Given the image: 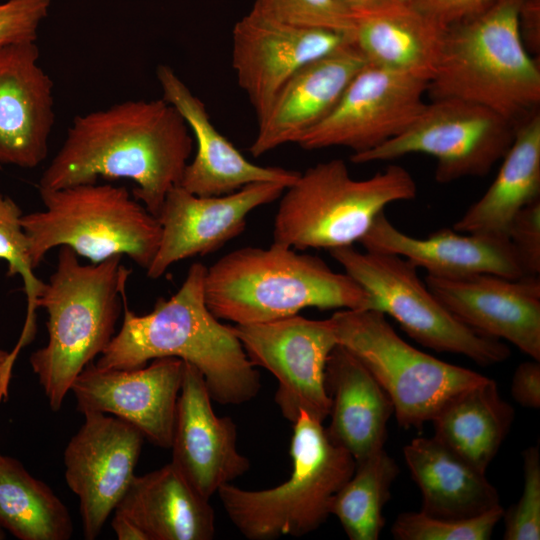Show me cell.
I'll return each mask as SVG.
<instances>
[{"mask_svg":"<svg viewBox=\"0 0 540 540\" xmlns=\"http://www.w3.org/2000/svg\"><path fill=\"white\" fill-rule=\"evenodd\" d=\"M201 372L184 362L170 449L171 463L205 498L250 468L237 448V429L230 417H219Z\"/></svg>","mask_w":540,"mask_h":540,"instance_id":"d6986e66","label":"cell"},{"mask_svg":"<svg viewBox=\"0 0 540 540\" xmlns=\"http://www.w3.org/2000/svg\"><path fill=\"white\" fill-rule=\"evenodd\" d=\"M285 191L274 220V242L329 251L360 242L386 206L416 197L417 184L399 165L353 179L343 160L332 159L300 173Z\"/></svg>","mask_w":540,"mask_h":540,"instance_id":"52a82bcc","label":"cell"},{"mask_svg":"<svg viewBox=\"0 0 540 540\" xmlns=\"http://www.w3.org/2000/svg\"><path fill=\"white\" fill-rule=\"evenodd\" d=\"M2 168V165H0V169Z\"/></svg>","mask_w":540,"mask_h":540,"instance_id":"f6af8a7d","label":"cell"},{"mask_svg":"<svg viewBox=\"0 0 540 540\" xmlns=\"http://www.w3.org/2000/svg\"><path fill=\"white\" fill-rule=\"evenodd\" d=\"M184 361L163 357L135 369H100L94 362L74 380L76 409L118 417L152 444L170 449Z\"/></svg>","mask_w":540,"mask_h":540,"instance_id":"9a60e30c","label":"cell"},{"mask_svg":"<svg viewBox=\"0 0 540 540\" xmlns=\"http://www.w3.org/2000/svg\"><path fill=\"white\" fill-rule=\"evenodd\" d=\"M6 538V534L4 531V528L0 525V540H3Z\"/></svg>","mask_w":540,"mask_h":540,"instance_id":"ee69618b","label":"cell"},{"mask_svg":"<svg viewBox=\"0 0 540 540\" xmlns=\"http://www.w3.org/2000/svg\"><path fill=\"white\" fill-rule=\"evenodd\" d=\"M39 57L36 42L0 46V165L34 168L47 157L54 85Z\"/></svg>","mask_w":540,"mask_h":540,"instance_id":"ffe728a7","label":"cell"},{"mask_svg":"<svg viewBox=\"0 0 540 540\" xmlns=\"http://www.w3.org/2000/svg\"><path fill=\"white\" fill-rule=\"evenodd\" d=\"M524 0H491L446 28L431 100L455 98L481 105L515 126L539 111L540 71L519 29Z\"/></svg>","mask_w":540,"mask_h":540,"instance_id":"277c9868","label":"cell"},{"mask_svg":"<svg viewBox=\"0 0 540 540\" xmlns=\"http://www.w3.org/2000/svg\"><path fill=\"white\" fill-rule=\"evenodd\" d=\"M322 423L305 411L292 423V471L283 483L262 490L231 483L219 488L226 515L246 539L301 537L330 515V502L354 473L356 461L330 440Z\"/></svg>","mask_w":540,"mask_h":540,"instance_id":"8992f818","label":"cell"},{"mask_svg":"<svg viewBox=\"0 0 540 540\" xmlns=\"http://www.w3.org/2000/svg\"><path fill=\"white\" fill-rule=\"evenodd\" d=\"M14 362L11 352L0 349V401L5 400L8 396Z\"/></svg>","mask_w":540,"mask_h":540,"instance_id":"7bdbcfd3","label":"cell"},{"mask_svg":"<svg viewBox=\"0 0 540 540\" xmlns=\"http://www.w3.org/2000/svg\"><path fill=\"white\" fill-rule=\"evenodd\" d=\"M514 415L497 383L486 376L449 399L431 422L435 438L486 473L510 431Z\"/></svg>","mask_w":540,"mask_h":540,"instance_id":"f1b7e54d","label":"cell"},{"mask_svg":"<svg viewBox=\"0 0 540 540\" xmlns=\"http://www.w3.org/2000/svg\"><path fill=\"white\" fill-rule=\"evenodd\" d=\"M52 0H7L0 2V46L36 42Z\"/></svg>","mask_w":540,"mask_h":540,"instance_id":"d590c367","label":"cell"},{"mask_svg":"<svg viewBox=\"0 0 540 540\" xmlns=\"http://www.w3.org/2000/svg\"><path fill=\"white\" fill-rule=\"evenodd\" d=\"M425 283L441 304L473 330L515 345L540 361V279L493 274L439 277Z\"/></svg>","mask_w":540,"mask_h":540,"instance_id":"ac0fdd59","label":"cell"},{"mask_svg":"<svg viewBox=\"0 0 540 540\" xmlns=\"http://www.w3.org/2000/svg\"><path fill=\"white\" fill-rule=\"evenodd\" d=\"M507 238L524 276L540 273V198L524 206L510 222Z\"/></svg>","mask_w":540,"mask_h":540,"instance_id":"8d00e7d4","label":"cell"},{"mask_svg":"<svg viewBox=\"0 0 540 540\" xmlns=\"http://www.w3.org/2000/svg\"><path fill=\"white\" fill-rule=\"evenodd\" d=\"M427 82L369 64L350 81L332 111L298 145L346 147L359 154L405 131L426 106Z\"/></svg>","mask_w":540,"mask_h":540,"instance_id":"4fadbf2b","label":"cell"},{"mask_svg":"<svg viewBox=\"0 0 540 540\" xmlns=\"http://www.w3.org/2000/svg\"><path fill=\"white\" fill-rule=\"evenodd\" d=\"M354 17L376 11L396 0H338Z\"/></svg>","mask_w":540,"mask_h":540,"instance_id":"b9f144b4","label":"cell"},{"mask_svg":"<svg viewBox=\"0 0 540 540\" xmlns=\"http://www.w3.org/2000/svg\"><path fill=\"white\" fill-rule=\"evenodd\" d=\"M39 193L45 209L21 219L34 268L61 246L93 264L124 255L145 270L152 263L161 238L159 220L125 187L96 182Z\"/></svg>","mask_w":540,"mask_h":540,"instance_id":"ba28073f","label":"cell"},{"mask_svg":"<svg viewBox=\"0 0 540 540\" xmlns=\"http://www.w3.org/2000/svg\"><path fill=\"white\" fill-rule=\"evenodd\" d=\"M445 28L406 0L356 19L352 42L366 64L426 81L440 57Z\"/></svg>","mask_w":540,"mask_h":540,"instance_id":"484cf974","label":"cell"},{"mask_svg":"<svg viewBox=\"0 0 540 540\" xmlns=\"http://www.w3.org/2000/svg\"><path fill=\"white\" fill-rule=\"evenodd\" d=\"M111 527L119 540H146L134 523L119 514L113 513Z\"/></svg>","mask_w":540,"mask_h":540,"instance_id":"60d3db41","label":"cell"},{"mask_svg":"<svg viewBox=\"0 0 540 540\" xmlns=\"http://www.w3.org/2000/svg\"><path fill=\"white\" fill-rule=\"evenodd\" d=\"M204 297L216 318L235 324L275 321L307 307L376 310L370 293L347 273L275 242L218 259L206 269Z\"/></svg>","mask_w":540,"mask_h":540,"instance_id":"3957f363","label":"cell"},{"mask_svg":"<svg viewBox=\"0 0 540 540\" xmlns=\"http://www.w3.org/2000/svg\"><path fill=\"white\" fill-rule=\"evenodd\" d=\"M411 6L443 28L462 21L483 9L491 0H406Z\"/></svg>","mask_w":540,"mask_h":540,"instance_id":"74e56055","label":"cell"},{"mask_svg":"<svg viewBox=\"0 0 540 540\" xmlns=\"http://www.w3.org/2000/svg\"><path fill=\"white\" fill-rule=\"evenodd\" d=\"M134 523L146 540H211L215 513L170 462L144 475H135L114 509Z\"/></svg>","mask_w":540,"mask_h":540,"instance_id":"d4e9b609","label":"cell"},{"mask_svg":"<svg viewBox=\"0 0 540 540\" xmlns=\"http://www.w3.org/2000/svg\"><path fill=\"white\" fill-rule=\"evenodd\" d=\"M0 525L20 540H68L69 510L14 458L0 456Z\"/></svg>","mask_w":540,"mask_h":540,"instance_id":"f546056e","label":"cell"},{"mask_svg":"<svg viewBox=\"0 0 540 540\" xmlns=\"http://www.w3.org/2000/svg\"><path fill=\"white\" fill-rule=\"evenodd\" d=\"M285 189L276 182H256L225 195L198 196L174 186L157 216L161 238L147 276L158 279L180 260L220 249L244 231L250 212L275 201Z\"/></svg>","mask_w":540,"mask_h":540,"instance_id":"2e32d148","label":"cell"},{"mask_svg":"<svg viewBox=\"0 0 540 540\" xmlns=\"http://www.w3.org/2000/svg\"><path fill=\"white\" fill-rule=\"evenodd\" d=\"M330 255L373 297L376 310L394 318L415 341L439 352L460 354L479 365L507 360L510 348L485 336L452 315L407 259L390 253L360 252L353 246Z\"/></svg>","mask_w":540,"mask_h":540,"instance_id":"30bf717a","label":"cell"},{"mask_svg":"<svg viewBox=\"0 0 540 540\" xmlns=\"http://www.w3.org/2000/svg\"><path fill=\"white\" fill-rule=\"evenodd\" d=\"M350 41L349 34L288 26L251 11L237 21L232 31V67L258 122L296 72Z\"/></svg>","mask_w":540,"mask_h":540,"instance_id":"e0dca14e","label":"cell"},{"mask_svg":"<svg viewBox=\"0 0 540 540\" xmlns=\"http://www.w3.org/2000/svg\"><path fill=\"white\" fill-rule=\"evenodd\" d=\"M503 512L501 505L464 519L437 518L422 511L404 512L395 519L391 533L397 540H488Z\"/></svg>","mask_w":540,"mask_h":540,"instance_id":"d6a6232c","label":"cell"},{"mask_svg":"<svg viewBox=\"0 0 540 540\" xmlns=\"http://www.w3.org/2000/svg\"><path fill=\"white\" fill-rule=\"evenodd\" d=\"M511 395L521 406L540 408V364L539 361H526L517 366L512 376Z\"/></svg>","mask_w":540,"mask_h":540,"instance_id":"f35d334b","label":"cell"},{"mask_svg":"<svg viewBox=\"0 0 540 540\" xmlns=\"http://www.w3.org/2000/svg\"><path fill=\"white\" fill-rule=\"evenodd\" d=\"M519 29L526 49L539 51L540 0H524L519 12Z\"/></svg>","mask_w":540,"mask_h":540,"instance_id":"ab89813d","label":"cell"},{"mask_svg":"<svg viewBox=\"0 0 540 540\" xmlns=\"http://www.w3.org/2000/svg\"><path fill=\"white\" fill-rule=\"evenodd\" d=\"M121 259L82 264L61 246L56 269L44 282L37 304L48 314V341L29 362L52 411L61 409L74 380L115 335L130 274Z\"/></svg>","mask_w":540,"mask_h":540,"instance_id":"5b68a950","label":"cell"},{"mask_svg":"<svg viewBox=\"0 0 540 540\" xmlns=\"http://www.w3.org/2000/svg\"><path fill=\"white\" fill-rule=\"evenodd\" d=\"M83 415V424L64 451V475L79 498L83 536L94 540L135 476L145 437L113 415Z\"/></svg>","mask_w":540,"mask_h":540,"instance_id":"5bb4252c","label":"cell"},{"mask_svg":"<svg viewBox=\"0 0 540 540\" xmlns=\"http://www.w3.org/2000/svg\"><path fill=\"white\" fill-rule=\"evenodd\" d=\"M23 213L16 202L0 193V259L8 264V275H20L27 297V315L24 327L15 348L16 356L20 349L28 345L36 332V309L44 282L34 273L29 252V243L21 219Z\"/></svg>","mask_w":540,"mask_h":540,"instance_id":"1f68e13d","label":"cell"},{"mask_svg":"<svg viewBox=\"0 0 540 540\" xmlns=\"http://www.w3.org/2000/svg\"><path fill=\"white\" fill-rule=\"evenodd\" d=\"M366 64L352 41L296 72L281 88L249 151L259 157L298 141L336 106L350 81Z\"/></svg>","mask_w":540,"mask_h":540,"instance_id":"7402d4cb","label":"cell"},{"mask_svg":"<svg viewBox=\"0 0 540 540\" xmlns=\"http://www.w3.org/2000/svg\"><path fill=\"white\" fill-rule=\"evenodd\" d=\"M206 267L193 263L169 299L160 298L147 314L127 305L119 331L94 363L100 369H135L149 361L175 357L196 367L213 401L242 404L256 397L260 374L232 326L222 324L204 297Z\"/></svg>","mask_w":540,"mask_h":540,"instance_id":"7a4b0ae2","label":"cell"},{"mask_svg":"<svg viewBox=\"0 0 540 540\" xmlns=\"http://www.w3.org/2000/svg\"><path fill=\"white\" fill-rule=\"evenodd\" d=\"M190 132L182 115L163 98L127 100L78 115L38 189L96 183L99 177L126 178L136 184L133 197L157 217L188 164Z\"/></svg>","mask_w":540,"mask_h":540,"instance_id":"6da1fadb","label":"cell"},{"mask_svg":"<svg viewBox=\"0 0 540 540\" xmlns=\"http://www.w3.org/2000/svg\"><path fill=\"white\" fill-rule=\"evenodd\" d=\"M493 183L473 203L453 229L507 238L511 220L524 206L540 198V114L518 125Z\"/></svg>","mask_w":540,"mask_h":540,"instance_id":"83f0119b","label":"cell"},{"mask_svg":"<svg viewBox=\"0 0 540 540\" xmlns=\"http://www.w3.org/2000/svg\"><path fill=\"white\" fill-rule=\"evenodd\" d=\"M331 400L330 440L359 462L385 448L393 404L367 368L345 347L336 345L325 367Z\"/></svg>","mask_w":540,"mask_h":540,"instance_id":"cb8c5ba5","label":"cell"},{"mask_svg":"<svg viewBox=\"0 0 540 540\" xmlns=\"http://www.w3.org/2000/svg\"><path fill=\"white\" fill-rule=\"evenodd\" d=\"M524 485L521 497L504 510L503 539H540V453L537 446L526 448L523 453Z\"/></svg>","mask_w":540,"mask_h":540,"instance_id":"e575fe53","label":"cell"},{"mask_svg":"<svg viewBox=\"0 0 540 540\" xmlns=\"http://www.w3.org/2000/svg\"><path fill=\"white\" fill-rule=\"evenodd\" d=\"M403 455L422 497L421 511L437 518L464 519L500 505L497 489L481 472L437 438L416 437Z\"/></svg>","mask_w":540,"mask_h":540,"instance_id":"4316f807","label":"cell"},{"mask_svg":"<svg viewBox=\"0 0 540 540\" xmlns=\"http://www.w3.org/2000/svg\"><path fill=\"white\" fill-rule=\"evenodd\" d=\"M515 129L513 123L481 105L436 99L401 134L374 149L352 154L351 161L362 164L427 154L436 159L435 180L450 183L489 173L512 145Z\"/></svg>","mask_w":540,"mask_h":540,"instance_id":"8fae6325","label":"cell"},{"mask_svg":"<svg viewBox=\"0 0 540 540\" xmlns=\"http://www.w3.org/2000/svg\"><path fill=\"white\" fill-rule=\"evenodd\" d=\"M399 468L385 448L356 462L352 476L330 502V515L350 540H377L385 525L383 510Z\"/></svg>","mask_w":540,"mask_h":540,"instance_id":"4dcf8cb0","label":"cell"},{"mask_svg":"<svg viewBox=\"0 0 540 540\" xmlns=\"http://www.w3.org/2000/svg\"><path fill=\"white\" fill-rule=\"evenodd\" d=\"M156 76L162 98L186 121L196 141V154L185 167L180 186L198 196H220L256 182H276L286 188L300 172L260 166L246 159L211 122L204 103L168 65H159Z\"/></svg>","mask_w":540,"mask_h":540,"instance_id":"44dd1931","label":"cell"},{"mask_svg":"<svg viewBox=\"0 0 540 540\" xmlns=\"http://www.w3.org/2000/svg\"><path fill=\"white\" fill-rule=\"evenodd\" d=\"M232 329L246 355L277 379L275 403L293 423L301 411L324 421L331 400L325 387V367L338 345L330 318L293 315L257 324H235Z\"/></svg>","mask_w":540,"mask_h":540,"instance_id":"7c38bea8","label":"cell"},{"mask_svg":"<svg viewBox=\"0 0 540 540\" xmlns=\"http://www.w3.org/2000/svg\"><path fill=\"white\" fill-rule=\"evenodd\" d=\"M293 27L337 31L352 36L356 19L338 0H255L251 10Z\"/></svg>","mask_w":540,"mask_h":540,"instance_id":"836d02e7","label":"cell"},{"mask_svg":"<svg viewBox=\"0 0 540 540\" xmlns=\"http://www.w3.org/2000/svg\"><path fill=\"white\" fill-rule=\"evenodd\" d=\"M360 243L366 251L401 256L433 276L493 274L508 279L524 276L508 238L448 228L438 229L427 237H413L399 230L384 211L375 218Z\"/></svg>","mask_w":540,"mask_h":540,"instance_id":"603a6c76","label":"cell"},{"mask_svg":"<svg viewBox=\"0 0 540 540\" xmlns=\"http://www.w3.org/2000/svg\"><path fill=\"white\" fill-rule=\"evenodd\" d=\"M0 456H1V454H0Z\"/></svg>","mask_w":540,"mask_h":540,"instance_id":"bcb514c9","label":"cell"},{"mask_svg":"<svg viewBox=\"0 0 540 540\" xmlns=\"http://www.w3.org/2000/svg\"><path fill=\"white\" fill-rule=\"evenodd\" d=\"M349 350L389 396L397 422L420 428L459 392L486 376L427 354L401 338L375 309H341L329 317Z\"/></svg>","mask_w":540,"mask_h":540,"instance_id":"9c48e42d","label":"cell"}]
</instances>
